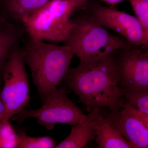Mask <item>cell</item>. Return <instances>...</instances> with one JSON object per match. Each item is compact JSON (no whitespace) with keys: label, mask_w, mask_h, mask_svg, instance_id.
I'll return each instance as SVG.
<instances>
[{"label":"cell","mask_w":148,"mask_h":148,"mask_svg":"<svg viewBox=\"0 0 148 148\" xmlns=\"http://www.w3.org/2000/svg\"><path fill=\"white\" fill-rule=\"evenodd\" d=\"M63 80L92 111L103 108L116 111L125 103L114 53L97 62L80 61L77 67L69 69Z\"/></svg>","instance_id":"cell-1"},{"label":"cell","mask_w":148,"mask_h":148,"mask_svg":"<svg viewBox=\"0 0 148 148\" xmlns=\"http://www.w3.org/2000/svg\"><path fill=\"white\" fill-rule=\"evenodd\" d=\"M21 48L43 103L64 79L74 52L68 46L49 44L30 38Z\"/></svg>","instance_id":"cell-2"},{"label":"cell","mask_w":148,"mask_h":148,"mask_svg":"<svg viewBox=\"0 0 148 148\" xmlns=\"http://www.w3.org/2000/svg\"><path fill=\"white\" fill-rule=\"evenodd\" d=\"M73 21V27L64 45L71 48L80 61L97 62L116 50L127 49V41L111 34L90 15H83Z\"/></svg>","instance_id":"cell-3"},{"label":"cell","mask_w":148,"mask_h":148,"mask_svg":"<svg viewBox=\"0 0 148 148\" xmlns=\"http://www.w3.org/2000/svg\"><path fill=\"white\" fill-rule=\"evenodd\" d=\"M74 5L69 0H51L22 22L33 39L65 42L74 26L71 19Z\"/></svg>","instance_id":"cell-4"},{"label":"cell","mask_w":148,"mask_h":148,"mask_svg":"<svg viewBox=\"0 0 148 148\" xmlns=\"http://www.w3.org/2000/svg\"><path fill=\"white\" fill-rule=\"evenodd\" d=\"M22 48L17 43L9 54L3 69L1 96L6 108L5 121L17 115L29 104L30 88Z\"/></svg>","instance_id":"cell-5"},{"label":"cell","mask_w":148,"mask_h":148,"mask_svg":"<svg viewBox=\"0 0 148 148\" xmlns=\"http://www.w3.org/2000/svg\"><path fill=\"white\" fill-rule=\"evenodd\" d=\"M42 104L41 108L36 110L23 109L12 120L21 123L27 119L34 118L46 129L52 130L55 124H67L72 126L88 118L69 99L64 87L56 88Z\"/></svg>","instance_id":"cell-6"},{"label":"cell","mask_w":148,"mask_h":148,"mask_svg":"<svg viewBox=\"0 0 148 148\" xmlns=\"http://www.w3.org/2000/svg\"><path fill=\"white\" fill-rule=\"evenodd\" d=\"M90 15L102 27L122 35L129 44L143 47L148 45L147 35L136 16L100 5L92 8Z\"/></svg>","instance_id":"cell-7"},{"label":"cell","mask_w":148,"mask_h":148,"mask_svg":"<svg viewBox=\"0 0 148 148\" xmlns=\"http://www.w3.org/2000/svg\"><path fill=\"white\" fill-rule=\"evenodd\" d=\"M127 50L116 60L120 85L130 90L148 89V51Z\"/></svg>","instance_id":"cell-8"},{"label":"cell","mask_w":148,"mask_h":148,"mask_svg":"<svg viewBox=\"0 0 148 148\" xmlns=\"http://www.w3.org/2000/svg\"><path fill=\"white\" fill-rule=\"evenodd\" d=\"M117 131L135 148H148V130L143 122L124 107L103 115Z\"/></svg>","instance_id":"cell-9"},{"label":"cell","mask_w":148,"mask_h":148,"mask_svg":"<svg viewBox=\"0 0 148 148\" xmlns=\"http://www.w3.org/2000/svg\"><path fill=\"white\" fill-rule=\"evenodd\" d=\"M96 132L95 141L100 148H135L125 140L100 111L88 115Z\"/></svg>","instance_id":"cell-10"},{"label":"cell","mask_w":148,"mask_h":148,"mask_svg":"<svg viewBox=\"0 0 148 148\" xmlns=\"http://www.w3.org/2000/svg\"><path fill=\"white\" fill-rule=\"evenodd\" d=\"M51 0H0V13L9 21L22 24Z\"/></svg>","instance_id":"cell-11"},{"label":"cell","mask_w":148,"mask_h":148,"mask_svg":"<svg viewBox=\"0 0 148 148\" xmlns=\"http://www.w3.org/2000/svg\"><path fill=\"white\" fill-rule=\"evenodd\" d=\"M26 33L23 25L11 22L0 13V74L11 50Z\"/></svg>","instance_id":"cell-12"},{"label":"cell","mask_w":148,"mask_h":148,"mask_svg":"<svg viewBox=\"0 0 148 148\" xmlns=\"http://www.w3.org/2000/svg\"><path fill=\"white\" fill-rule=\"evenodd\" d=\"M71 126V130L69 136L56 145L55 148H84L89 142L95 139V130L88 116L87 119Z\"/></svg>","instance_id":"cell-13"},{"label":"cell","mask_w":148,"mask_h":148,"mask_svg":"<svg viewBox=\"0 0 148 148\" xmlns=\"http://www.w3.org/2000/svg\"><path fill=\"white\" fill-rule=\"evenodd\" d=\"M123 89L125 103L141 112L148 115V89L143 90Z\"/></svg>","instance_id":"cell-14"},{"label":"cell","mask_w":148,"mask_h":148,"mask_svg":"<svg viewBox=\"0 0 148 148\" xmlns=\"http://www.w3.org/2000/svg\"><path fill=\"white\" fill-rule=\"evenodd\" d=\"M18 134V148H55L56 145L55 141L49 136L31 137L24 132Z\"/></svg>","instance_id":"cell-15"},{"label":"cell","mask_w":148,"mask_h":148,"mask_svg":"<svg viewBox=\"0 0 148 148\" xmlns=\"http://www.w3.org/2000/svg\"><path fill=\"white\" fill-rule=\"evenodd\" d=\"M9 120L0 123V148H18L19 137Z\"/></svg>","instance_id":"cell-16"},{"label":"cell","mask_w":148,"mask_h":148,"mask_svg":"<svg viewBox=\"0 0 148 148\" xmlns=\"http://www.w3.org/2000/svg\"><path fill=\"white\" fill-rule=\"evenodd\" d=\"M148 39V0H130Z\"/></svg>","instance_id":"cell-17"},{"label":"cell","mask_w":148,"mask_h":148,"mask_svg":"<svg viewBox=\"0 0 148 148\" xmlns=\"http://www.w3.org/2000/svg\"><path fill=\"white\" fill-rule=\"evenodd\" d=\"M123 106L129 112L137 117L143 122L148 130V115L141 112L126 103H125Z\"/></svg>","instance_id":"cell-18"},{"label":"cell","mask_w":148,"mask_h":148,"mask_svg":"<svg viewBox=\"0 0 148 148\" xmlns=\"http://www.w3.org/2000/svg\"><path fill=\"white\" fill-rule=\"evenodd\" d=\"M1 83L0 82V123L3 122L5 121L6 114V108L4 103L3 102L1 96Z\"/></svg>","instance_id":"cell-19"},{"label":"cell","mask_w":148,"mask_h":148,"mask_svg":"<svg viewBox=\"0 0 148 148\" xmlns=\"http://www.w3.org/2000/svg\"><path fill=\"white\" fill-rule=\"evenodd\" d=\"M102 1L108 4L114 6L115 5L119 3L124 0H102Z\"/></svg>","instance_id":"cell-20"},{"label":"cell","mask_w":148,"mask_h":148,"mask_svg":"<svg viewBox=\"0 0 148 148\" xmlns=\"http://www.w3.org/2000/svg\"><path fill=\"white\" fill-rule=\"evenodd\" d=\"M69 1H71V0H69Z\"/></svg>","instance_id":"cell-21"}]
</instances>
